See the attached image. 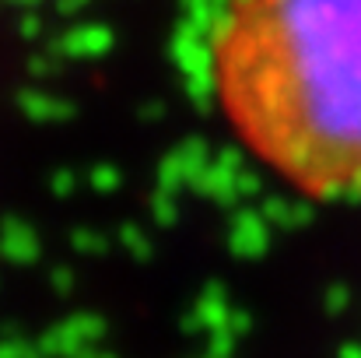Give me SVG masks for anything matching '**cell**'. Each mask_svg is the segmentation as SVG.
Segmentation results:
<instances>
[{"label": "cell", "instance_id": "cell-1", "mask_svg": "<svg viewBox=\"0 0 361 358\" xmlns=\"http://www.w3.org/2000/svg\"><path fill=\"white\" fill-rule=\"evenodd\" d=\"M207 78L239 148L312 201H361V0H228Z\"/></svg>", "mask_w": 361, "mask_h": 358}]
</instances>
